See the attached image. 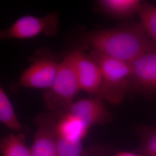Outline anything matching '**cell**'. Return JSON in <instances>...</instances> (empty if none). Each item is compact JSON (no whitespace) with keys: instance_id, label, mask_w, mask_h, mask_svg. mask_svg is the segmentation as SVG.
<instances>
[{"instance_id":"cell-6","label":"cell","mask_w":156,"mask_h":156,"mask_svg":"<svg viewBox=\"0 0 156 156\" xmlns=\"http://www.w3.org/2000/svg\"><path fill=\"white\" fill-rule=\"evenodd\" d=\"M59 63L51 58L34 60L26 69L19 80V87L48 89L56 76Z\"/></svg>"},{"instance_id":"cell-14","label":"cell","mask_w":156,"mask_h":156,"mask_svg":"<svg viewBox=\"0 0 156 156\" xmlns=\"http://www.w3.org/2000/svg\"><path fill=\"white\" fill-rule=\"evenodd\" d=\"M140 23L156 45V5L142 2L138 12Z\"/></svg>"},{"instance_id":"cell-2","label":"cell","mask_w":156,"mask_h":156,"mask_svg":"<svg viewBox=\"0 0 156 156\" xmlns=\"http://www.w3.org/2000/svg\"><path fill=\"white\" fill-rule=\"evenodd\" d=\"M100 67L102 82L96 97L113 105L123 101L130 89V64L93 51L91 55Z\"/></svg>"},{"instance_id":"cell-15","label":"cell","mask_w":156,"mask_h":156,"mask_svg":"<svg viewBox=\"0 0 156 156\" xmlns=\"http://www.w3.org/2000/svg\"><path fill=\"white\" fill-rule=\"evenodd\" d=\"M138 129L142 156H156V122L152 126H142Z\"/></svg>"},{"instance_id":"cell-13","label":"cell","mask_w":156,"mask_h":156,"mask_svg":"<svg viewBox=\"0 0 156 156\" xmlns=\"http://www.w3.org/2000/svg\"><path fill=\"white\" fill-rule=\"evenodd\" d=\"M0 120L12 130H20L22 126L19 122L9 97L2 87L0 88Z\"/></svg>"},{"instance_id":"cell-3","label":"cell","mask_w":156,"mask_h":156,"mask_svg":"<svg viewBox=\"0 0 156 156\" xmlns=\"http://www.w3.org/2000/svg\"><path fill=\"white\" fill-rule=\"evenodd\" d=\"M72 51L61 62L50 88L44 94L46 106L50 111L64 112L71 105L80 89L74 68Z\"/></svg>"},{"instance_id":"cell-8","label":"cell","mask_w":156,"mask_h":156,"mask_svg":"<svg viewBox=\"0 0 156 156\" xmlns=\"http://www.w3.org/2000/svg\"><path fill=\"white\" fill-rule=\"evenodd\" d=\"M64 113L78 117L89 129L95 125L109 123L112 119L104 100L97 97L73 102Z\"/></svg>"},{"instance_id":"cell-10","label":"cell","mask_w":156,"mask_h":156,"mask_svg":"<svg viewBox=\"0 0 156 156\" xmlns=\"http://www.w3.org/2000/svg\"><path fill=\"white\" fill-rule=\"evenodd\" d=\"M64 113L55 125L56 136L71 142L82 140L89 129L78 117Z\"/></svg>"},{"instance_id":"cell-11","label":"cell","mask_w":156,"mask_h":156,"mask_svg":"<svg viewBox=\"0 0 156 156\" xmlns=\"http://www.w3.org/2000/svg\"><path fill=\"white\" fill-rule=\"evenodd\" d=\"M142 1L140 0H101L102 9L113 16L127 18L138 13Z\"/></svg>"},{"instance_id":"cell-9","label":"cell","mask_w":156,"mask_h":156,"mask_svg":"<svg viewBox=\"0 0 156 156\" xmlns=\"http://www.w3.org/2000/svg\"><path fill=\"white\" fill-rule=\"evenodd\" d=\"M55 125L49 118L40 123L30 149L31 156H58Z\"/></svg>"},{"instance_id":"cell-16","label":"cell","mask_w":156,"mask_h":156,"mask_svg":"<svg viewBox=\"0 0 156 156\" xmlns=\"http://www.w3.org/2000/svg\"><path fill=\"white\" fill-rule=\"evenodd\" d=\"M58 156H82L83 147L82 140L71 142L56 136Z\"/></svg>"},{"instance_id":"cell-1","label":"cell","mask_w":156,"mask_h":156,"mask_svg":"<svg viewBox=\"0 0 156 156\" xmlns=\"http://www.w3.org/2000/svg\"><path fill=\"white\" fill-rule=\"evenodd\" d=\"M82 39L93 51L128 64L153 43L140 22L94 31Z\"/></svg>"},{"instance_id":"cell-17","label":"cell","mask_w":156,"mask_h":156,"mask_svg":"<svg viewBox=\"0 0 156 156\" xmlns=\"http://www.w3.org/2000/svg\"><path fill=\"white\" fill-rule=\"evenodd\" d=\"M115 156H140L138 154H134L133 153L130 152H126V151H122L118 153L117 154H116Z\"/></svg>"},{"instance_id":"cell-12","label":"cell","mask_w":156,"mask_h":156,"mask_svg":"<svg viewBox=\"0 0 156 156\" xmlns=\"http://www.w3.org/2000/svg\"><path fill=\"white\" fill-rule=\"evenodd\" d=\"M1 151L3 156H31L24 143V136L9 134L1 140Z\"/></svg>"},{"instance_id":"cell-5","label":"cell","mask_w":156,"mask_h":156,"mask_svg":"<svg viewBox=\"0 0 156 156\" xmlns=\"http://www.w3.org/2000/svg\"><path fill=\"white\" fill-rule=\"evenodd\" d=\"M58 16L51 12L44 16L26 15L20 17L11 26L1 30L0 38L2 40L32 38L41 34L55 35L58 30Z\"/></svg>"},{"instance_id":"cell-7","label":"cell","mask_w":156,"mask_h":156,"mask_svg":"<svg viewBox=\"0 0 156 156\" xmlns=\"http://www.w3.org/2000/svg\"><path fill=\"white\" fill-rule=\"evenodd\" d=\"M74 68L80 90L97 96L102 82L100 67L94 58L80 50H73Z\"/></svg>"},{"instance_id":"cell-4","label":"cell","mask_w":156,"mask_h":156,"mask_svg":"<svg viewBox=\"0 0 156 156\" xmlns=\"http://www.w3.org/2000/svg\"><path fill=\"white\" fill-rule=\"evenodd\" d=\"M130 93L145 97H156V45L130 63Z\"/></svg>"}]
</instances>
